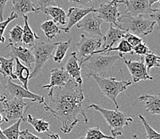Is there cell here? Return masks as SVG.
<instances>
[{"instance_id":"cell-1","label":"cell","mask_w":160,"mask_h":139,"mask_svg":"<svg viewBox=\"0 0 160 139\" xmlns=\"http://www.w3.org/2000/svg\"><path fill=\"white\" fill-rule=\"evenodd\" d=\"M48 97L49 103L44 102V109L60 121L63 133H70L79 122H88L82 106L85 99L83 90L74 80L69 79L63 86L50 88Z\"/></svg>"},{"instance_id":"cell-2","label":"cell","mask_w":160,"mask_h":139,"mask_svg":"<svg viewBox=\"0 0 160 139\" xmlns=\"http://www.w3.org/2000/svg\"><path fill=\"white\" fill-rule=\"evenodd\" d=\"M120 29L138 36H146L151 34L156 23L152 20L146 19L142 16H132L125 12L117 19Z\"/></svg>"},{"instance_id":"cell-3","label":"cell","mask_w":160,"mask_h":139,"mask_svg":"<svg viewBox=\"0 0 160 139\" xmlns=\"http://www.w3.org/2000/svg\"><path fill=\"white\" fill-rule=\"evenodd\" d=\"M120 58L119 55H92L83 61L81 67L85 68L87 78H90L91 75L107 78L115 62Z\"/></svg>"},{"instance_id":"cell-4","label":"cell","mask_w":160,"mask_h":139,"mask_svg":"<svg viewBox=\"0 0 160 139\" xmlns=\"http://www.w3.org/2000/svg\"><path fill=\"white\" fill-rule=\"evenodd\" d=\"M93 109L95 110L100 112L104 119L106 120L107 123L108 124L110 131L113 137H119L123 134V129L124 126H128L131 122L133 121V119L130 117L127 116L126 114L122 111L112 110L102 108L97 104H91L87 106V109Z\"/></svg>"},{"instance_id":"cell-5","label":"cell","mask_w":160,"mask_h":139,"mask_svg":"<svg viewBox=\"0 0 160 139\" xmlns=\"http://www.w3.org/2000/svg\"><path fill=\"white\" fill-rule=\"evenodd\" d=\"M90 77L92 78L97 83L101 94L114 103L116 109H119L120 106L116 100L118 95L124 91L129 86H131L132 82L125 81V80L117 81L114 78H104L97 75H91Z\"/></svg>"},{"instance_id":"cell-6","label":"cell","mask_w":160,"mask_h":139,"mask_svg":"<svg viewBox=\"0 0 160 139\" xmlns=\"http://www.w3.org/2000/svg\"><path fill=\"white\" fill-rule=\"evenodd\" d=\"M32 102H25L22 99L16 98H7L2 104L0 113L2 115L3 121L9 122L15 120H22L26 121V113L29 109Z\"/></svg>"},{"instance_id":"cell-7","label":"cell","mask_w":160,"mask_h":139,"mask_svg":"<svg viewBox=\"0 0 160 139\" xmlns=\"http://www.w3.org/2000/svg\"><path fill=\"white\" fill-rule=\"evenodd\" d=\"M58 42L56 43H48V42H37L36 45L31 49L32 54L34 57V64L32 73H30V79H33L39 73L49 59L52 58V53L57 47Z\"/></svg>"},{"instance_id":"cell-8","label":"cell","mask_w":160,"mask_h":139,"mask_svg":"<svg viewBox=\"0 0 160 139\" xmlns=\"http://www.w3.org/2000/svg\"><path fill=\"white\" fill-rule=\"evenodd\" d=\"M121 3L125 4L123 0H111L110 2L102 3L99 8L96 9V15L103 22L115 25L116 27L120 29L119 25L117 24V19L121 14L119 12L118 8L119 5Z\"/></svg>"},{"instance_id":"cell-9","label":"cell","mask_w":160,"mask_h":139,"mask_svg":"<svg viewBox=\"0 0 160 139\" xmlns=\"http://www.w3.org/2000/svg\"><path fill=\"white\" fill-rule=\"evenodd\" d=\"M102 46V39L98 37H86L85 35H81L79 42L76 44L78 48V57L80 67H81L83 61L86 58L91 56L97 49Z\"/></svg>"},{"instance_id":"cell-10","label":"cell","mask_w":160,"mask_h":139,"mask_svg":"<svg viewBox=\"0 0 160 139\" xmlns=\"http://www.w3.org/2000/svg\"><path fill=\"white\" fill-rule=\"evenodd\" d=\"M6 81H7V84L5 86L6 90L13 98L22 99V100L29 99V100H31L32 102H38L39 104H44L45 99L43 96L32 93L29 90L23 88L22 86L15 84L11 82V79L10 78H7Z\"/></svg>"},{"instance_id":"cell-11","label":"cell","mask_w":160,"mask_h":139,"mask_svg":"<svg viewBox=\"0 0 160 139\" xmlns=\"http://www.w3.org/2000/svg\"><path fill=\"white\" fill-rule=\"evenodd\" d=\"M122 59L123 60L125 65L127 66L134 83L146 81V80H153V78L150 76L147 71L142 58L138 61L128 60L124 57H122Z\"/></svg>"},{"instance_id":"cell-12","label":"cell","mask_w":160,"mask_h":139,"mask_svg":"<svg viewBox=\"0 0 160 139\" xmlns=\"http://www.w3.org/2000/svg\"><path fill=\"white\" fill-rule=\"evenodd\" d=\"M102 23V20L98 18L95 13H89L76 25L77 28L83 30L90 35L102 37L103 35L100 30V25Z\"/></svg>"},{"instance_id":"cell-13","label":"cell","mask_w":160,"mask_h":139,"mask_svg":"<svg viewBox=\"0 0 160 139\" xmlns=\"http://www.w3.org/2000/svg\"><path fill=\"white\" fill-rule=\"evenodd\" d=\"M96 9L93 7H70L68 11V14H66V17H68L69 21L67 23V26L64 27H60L61 30H63L65 33H69L70 29L73 27L74 25L79 23L83 18H85L87 14L89 13H95Z\"/></svg>"},{"instance_id":"cell-14","label":"cell","mask_w":160,"mask_h":139,"mask_svg":"<svg viewBox=\"0 0 160 139\" xmlns=\"http://www.w3.org/2000/svg\"><path fill=\"white\" fill-rule=\"evenodd\" d=\"M7 47H11V53L9 55L11 58H17L23 65L27 67L29 69L31 68L32 63L34 62V57L32 54L31 50L26 46H22V45H11Z\"/></svg>"},{"instance_id":"cell-15","label":"cell","mask_w":160,"mask_h":139,"mask_svg":"<svg viewBox=\"0 0 160 139\" xmlns=\"http://www.w3.org/2000/svg\"><path fill=\"white\" fill-rule=\"evenodd\" d=\"M126 6V12L132 16L150 15L154 10L148 5V0H128Z\"/></svg>"},{"instance_id":"cell-16","label":"cell","mask_w":160,"mask_h":139,"mask_svg":"<svg viewBox=\"0 0 160 139\" xmlns=\"http://www.w3.org/2000/svg\"><path fill=\"white\" fill-rule=\"evenodd\" d=\"M65 70L68 73L69 77L72 78L75 83L81 86L83 83L82 76H81V67L79 65L76 52H72L70 54L69 59L65 64Z\"/></svg>"},{"instance_id":"cell-17","label":"cell","mask_w":160,"mask_h":139,"mask_svg":"<svg viewBox=\"0 0 160 139\" xmlns=\"http://www.w3.org/2000/svg\"><path fill=\"white\" fill-rule=\"evenodd\" d=\"M71 79L65 68H56L50 71V82L49 84L42 86L44 89H50L53 87H60L66 84Z\"/></svg>"},{"instance_id":"cell-18","label":"cell","mask_w":160,"mask_h":139,"mask_svg":"<svg viewBox=\"0 0 160 139\" xmlns=\"http://www.w3.org/2000/svg\"><path fill=\"white\" fill-rule=\"evenodd\" d=\"M12 2L11 11L19 17L20 15H27V13H38L40 8H38L31 2V0H11Z\"/></svg>"},{"instance_id":"cell-19","label":"cell","mask_w":160,"mask_h":139,"mask_svg":"<svg viewBox=\"0 0 160 139\" xmlns=\"http://www.w3.org/2000/svg\"><path fill=\"white\" fill-rule=\"evenodd\" d=\"M125 33H126V31L120 30L117 27H114L113 25L111 24L107 33L105 34V35L103 37L104 43H102L103 49L101 51H105L109 48L113 47V45L115 43L123 39V36Z\"/></svg>"},{"instance_id":"cell-20","label":"cell","mask_w":160,"mask_h":139,"mask_svg":"<svg viewBox=\"0 0 160 139\" xmlns=\"http://www.w3.org/2000/svg\"><path fill=\"white\" fill-rule=\"evenodd\" d=\"M140 102H144L146 110L151 115H158L160 114V94L142 95L139 98Z\"/></svg>"},{"instance_id":"cell-21","label":"cell","mask_w":160,"mask_h":139,"mask_svg":"<svg viewBox=\"0 0 160 139\" xmlns=\"http://www.w3.org/2000/svg\"><path fill=\"white\" fill-rule=\"evenodd\" d=\"M23 19H24V27H22V43L26 46V47L31 50L36 45L37 41L39 40V37L30 28L28 23V16L23 15Z\"/></svg>"},{"instance_id":"cell-22","label":"cell","mask_w":160,"mask_h":139,"mask_svg":"<svg viewBox=\"0 0 160 139\" xmlns=\"http://www.w3.org/2000/svg\"><path fill=\"white\" fill-rule=\"evenodd\" d=\"M40 11H42L47 16H50L53 19L52 21L54 22L58 26V25L64 26L66 24V21H65L66 13L61 7L53 6V7H49L43 8V9H40Z\"/></svg>"},{"instance_id":"cell-23","label":"cell","mask_w":160,"mask_h":139,"mask_svg":"<svg viewBox=\"0 0 160 139\" xmlns=\"http://www.w3.org/2000/svg\"><path fill=\"white\" fill-rule=\"evenodd\" d=\"M15 62V72L14 73L17 79L19 80L22 84V87L28 90V82L30 80V69L25 65H23L19 60L14 58Z\"/></svg>"},{"instance_id":"cell-24","label":"cell","mask_w":160,"mask_h":139,"mask_svg":"<svg viewBox=\"0 0 160 139\" xmlns=\"http://www.w3.org/2000/svg\"><path fill=\"white\" fill-rule=\"evenodd\" d=\"M14 62V58L11 57L10 58H6L0 56V74L3 76L5 79L7 78L13 80L17 79V78L13 72Z\"/></svg>"},{"instance_id":"cell-25","label":"cell","mask_w":160,"mask_h":139,"mask_svg":"<svg viewBox=\"0 0 160 139\" xmlns=\"http://www.w3.org/2000/svg\"><path fill=\"white\" fill-rule=\"evenodd\" d=\"M41 29L43 30L45 36L47 38L48 40H52L58 35L61 34L60 27H58V25L52 20L45 21L41 25Z\"/></svg>"},{"instance_id":"cell-26","label":"cell","mask_w":160,"mask_h":139,"mask_svg":"<svg viewBox=\"0 0 160 139\" xmlns=\"http://www.w3.org/2000/svg\"><path fill=\"white\" fill-rule=\"evenodd\" d=\"M26 121L30 124L38 133H45L48 131L49 125L51 123V121H46L43 118H38L36 117H33L31 115H27Z\"/></svg>"},{"instance_id":"cell-27","label":"cell","mask_w":160,"mask_h":139,"mask_svg":"<svg viewBox=\"0 0 160 139\" xmlns=\"http://www.w3.org/2000/svg\"><path fill=\"white\" fill-rule=\"evenodd\" d=\"M72 39H69L68 41L65 42H58L56 47V53L53 57V59L57 63H61L63 58H65V55L67 53V51L70 47Z\"/></svg>"},{"instance_id":"cell-28","label":"cell","mask_w":160,"mask_h":139,"mask_svg":"<svg viewBox=\"0 0 160 139\" xmlns=\"http://www.w3.org/2000/svg\"><path fill=\"white\" fill-rule=\"evenodd\" d=\"M22 33L23 29L19 25H16L14 28L10 30V39L9 44L7 46L14 45V46H18L22 43Z\"/></svg>"},{"instance_id":"cell-29","label":"cell","mask_w":160,"mask_h":139,"mask_svg":"<svg viewBox=\"0 0 160 139\" xmlns=\"http://www.w3.org/2000/svg\"><path fill=\"white\" fill-rule=\"evenodd\" d=\"M81 139H117L116 137H110L103 134L102 131L98 126L88 128L86 131V134Z\"/></svg>"},{"instance_id":"cell-30","label":"cell","mask_w":160,"mask_h":139,"mask_svg":"<svg viewBox=\"0 0 160 139\" xmlns=\"http://www.w3.org/2000/svg\"><path fill=\"white\" fill-rule=\"evenodd\" d=\"M22 120H18L15 123L2 130V134L7 139H19L20 124Z\"/></svg>"},{"instance_id":"cell-31","label":"cell","mask_w":160,"mask_h":139,"mask_svg":"<svg viewBox=\"0 0 160 139\" xmlns=\"http://www.w3.org/2000/svg\"><path fill=\"white\" fill-rule=\"evenodd\" d=\"M142 59H143L148 74H149V71L151 68H159L160 67V58L155 54H148V55H145L142 58Z\"/></svg>"},{"instance_id":"cell-32","label":"cell","mask_w":160,"mask_h":139,"mask_svg":"<svg viewBox=\"0 0 160 139\" xmlns=\"http://www.w3.org/2000/svg\"><path fill=\"white\" fill-rule=\"evenodd\" d=\"M138 117H139L141 123L143 125L145 130H146L147 139H160V134L157 132L156 130H154L152 127H151V126L148 123V121H146L144 117L141 115H138Z\"/></svg>"},{"instance_id":"cell-33","label":"cell","mask_w":160,"mask_h":139,"mask_svg":"<svg viewBox=\"0 0 160 139\" xmlns=\"http://www.w3.org/2000/svg\"><path fill=\"white\" fill-rule=\"evenodd\" d=\"M18 18V16L17 15V14L11 12V14L10 15L9 18H7V20L0 22V43H3V42H5L6 39L5 37H4L3 34H4V31H5L6 28H7V27L8 26V24H9L11 22H12L13 20L17 19Z\"/></svg>"},{"instance_id":"cell-34","label":"cell","mask_w":160,"mask_h":139,"mask_svg":"<svg viewBox=\"0 0 160 139\" xmlns=\"http://www.w3.org/2000/svg\"><path fill=\"white\" fill-rule=\"evenodd\" d=\"M124 39L125 41H127L129 44L132 46V48L136 46L137 45L140 44V43H142V39L140 37H138V36L135 35L133 34L128 33V32H126L123 35V39Z\"/></svg>"},{"instance_id":"cell-35","label":"cell","mask_w":160,"mask_h":139,"mask_svg":"<svg viewBox=\"0 0 160 139\" xmlns=\"http://www.w3.org/2000/svg\"><path fill=\"white\" fill-rule=\"evenodd\" d=\"M151 53V51L148 48V45L146 43H140V44L137 45L136 46L132 48V54L133 55H140V56H145V55H148V54Z\"/></svg>"},{"instance_id":"cell-36","label":"cell","mask_w":160,"mask_h":139,"mask_svg":"<svg viewBox=\"0 0 160 139\" xmlns=\"http://www.w3.org/2000/svg\"><path fill=\"white\" fill-rule=\"evenodd\" d=\"M19 138L20 139H43L41 138V137H38V136L34 135L32 133H30L29 131V130H24L20 131L19 134Z\"/></svg>"},{"instance_id":"cell-37","label":"cell","mask_w":160,"mask_h":139,"mask_svg":"<svg viewBox=\"0 0 160 139\" xmlns=\"http://www.w3.org/2000/svg\"><path fill=\"white\" fill-rule=\"evenodd\" d=\"M38 4L40 5V9H43L46 7H53L56 4V0H37Z\"/></svg>"},{"instance_id":"cell-38","label":"cell","mask_w":160,"mask_h":139,"mask_svg":"<svg viewBox=\"0 0 160 139\" xmlns=\"http://www.w3.org/2000/svg\"><path fill=\"white\" fill-rule=\"evenodd\" d=\"M159 16H160V10L158 8H156V9H154L152 13L150 14V17L151 18L152 21L155 22L156 24H158V27L159 26Z\"/></svg>"},{"instance_id":"cell-39","label":"cell","mask_w":160,"mask_h":139,"mask_svg":"<svg viewBox=\"0 0 160 139\" xmlns=\"http://www.w3.org/2000/svg\"><path fill=\"white\" fill-rule=\"evenodd\" d=\"M68 2L77 6H85L89 3L93 2V0H68Z\"/></svg>"},{"instance_id":"cell-40","label":"cell","mask_w":160,"mask_h":139,"mask_svg":"<svg viewBox=\"0 0 160 139\" xmlns=\"http://www.w3.org/2000/svg\"><path fill=\"white\" fill-rule=\"evenodd\" d=\"M11 0H0V22L3 21V12L7 2Z\"/></svg>"},{"instance_id":"cell-41","label":"cell","mask_w":160,"mask_h":139,"mask_svg":"<svg viewBox=\"0 0 160 139\" xmlns=\"http://www.w3.org/2000/svg\"><path fill=\"white\" fill-rule=\"evenodd\" d=\"M7 94L4 92L3 89H2V86H1V83H0V110H1V108H2V104L6 99H7Z\"/></svg>"},{"instance_id":"cell-42","label":"cell","mask_w":160,"mask_h":139,"mask_svg":"<svg viewBox=\"0 0 160 139\" xmlns=\"http://www.w3.org/2000/svg\"><path fill=\"white\" fill-rule=\"evenodd\" d=\"M48 137L50 139H62L60 136L58 135V134H47Z\"/></svg>"},{"instance_id":"cell-43","label":"cell","mask_w":160,"mask_h":139,"mask_svg":"<svg viewBox=\"0 0 160 139\" xmlns=\"http://www.w3.org/2000/svg\"><path fill=\"white\" fill-rule=\"evenodd\" d=\"M159 1L160 0H148V5H149L150 7H151V6L153 5V4L158 3Z\"/></svg>"},{"instance_id":"cell-44","label":"cell","mask_w":160,"mask_h":139,"mask_svg":"<svg viewBox=\"0 0 160 139\" xmlns=\"http://www.w3.org/2000/svg\"><path fill=\"white\" fill-rule=\"evenodd\" d=\"M0 139H7V137H5V135L2 134V130H1V127H0Z\"/></svg>"},{"instance_id":"cell-45","label":"cell","mask_w":160,"mask_h":139,"mask_svg":"<svg viewBox=\"0 0 160 139\" xmlns=\"http://www.w3.org/2000/svg\"><path fill=\"white\" fill-rule=\"evenodd\" d=\"M2 121H3V118H2V115H1V113H0V123H2Z\"/></svg>"},{"instance_id":"cell-46","label":"cell","mask_w":160,"mask_h":139,"mask_svg":"<svg viewBox=\"0 0 160 139\" xmlns=\"http://www.w3.org/2000/svg\"><path fill=\"white\" fill-rule=\"evenodd\" d=\"M132 139H138V137H137V136L136 135V134H133V135H132Z\"/></svg>"},{"instance_id":"cell-47","label":"cell","mask_w":160,"mask_h":139,"mask_svg":"<svg viewBox=\"0 0 160 139\" xmlns=\"http://www.w3.org/2000/svg\"><path fill=\"white\" fill-rule=\"evenodd\" d=\"M123 1H124V2H125V4H126V3L128 2V0H123Z\"/></svg>"},{"instance_id":"cell-48","label":"cell","mask_w":160,"mask_h":139,"mask_svg":"<svg viewBox=\"0 0 160 139\" xmlns=\"http://www.w3.org/2000/svg\"><path fill=\"white\" fill-rule=\"evenodd\" d=\"M79 139H81V138H79Z\"/></svg>"}]
</instances>
